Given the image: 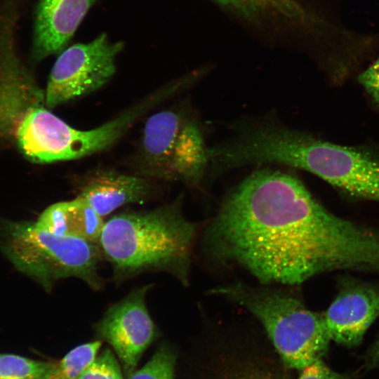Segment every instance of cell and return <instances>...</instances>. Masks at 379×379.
<instances>
[{
	"instance_id": "cell-18",
	"label": "cell",
	"mask_w": 379,
	"mask_h": 379,
	"mask_svg": "<svg viewBox=\"0 0 379 379\" xmlns=\"http://www.w3.org/2000/svg\"><path fill=\"white\" fill-rule=\"evenodd\" d=\"M176 356L166 345L158 348L151 359L127 379H174Z\"/></svg>"
},
{
	"instance_id": "cell-15",
	"label": "cell",
	"mask_w": 379,
	"mask_h": 379,
	"mask_svg": "<svg viewBox=\"0 0 379 379\" xmlns=\"http://www.w3.org/2000/svg\"><path fill=\"white\" fill-rule=\"evenodd\" d=\"M258 28L289 30L307 19L298 0H210Z\"/></svg>"
},
{
	"instance_id": "cell-19",
	"label": "cell",
	"mask_w": 379,
	"mask_h": 379,
	"mask_svg": "<svg viewBox=\"0 0 379 379\" xmlns=\"http://www.w3.org/2000/svg\"><path fill=\"white\" fill-rule=\"evenodd\" d=\"M77 379H124L120 364L112 351L105 348Z\"/></svg>"
},
{
	"instance_id": "cell-1",
	"label": "cell",
	"mask_w": 379,
	"mask_h": 379,
	"mask_svg": "<svg viewBox=\"0 0 379 379\" xmlns=\"http://www.w3.org/2000/svg\"><path fill=\"white\" fill-rule=\"evenodd\" d=\"M202 241L217 265L241 268L265 285L379 267L378 228L331 212L296 176L279 170L255 171L230 191Z\"/></svg>"
},
{
	"instance_id": "cell-3",
	"label": "cell",
	"mask_w": 379,
	"mask_h": 379,
	"mask_svg": "<svg viewBox=\"0 0 379 379\" xmlns=\"http://www.w3.org/2000/svg\"><path fill=\"white\" fill-rule=\"evenodd\" d=\"M182 197L149 211L121 212L104 222L97 244L116 281L159 271L188 286L200 225L184 215Z\"/></svg>"
},
{
	"instance_id": "cell-20",
	"label": "cell",
	"mask_w": 379,
	"mask_h": 379,
	"mask_svg": "<svg viewBox=\"0 0 379 379\" xmlns=\"http://www.w3.org/2000/svg\"><path fill=\"white\" fill-rule=\"evenodd\" d=\"M358 79L373 101L379 106V57L359 76Z\"/></svg>"
},
{
	"instance_id": "cell-14",
	"label": "cell",
	"mask_w": 379,
	"mask_h": 379,
	"mask_svg": "<svg viewBox=\"0 0 379 379\" xmlns=\"http://www.w3.org/2000/svg\"><path fill=\"white\" fill-rule=\"evenodd\" d=\"M104 222L102 217L79 197L51 205L34 222L38 228L51 234L96 244Z\"/></svg>"
},
{
	"instance_id": "cell-7",
	"label": "cell",
	"mask_w": 379,
	"mask_h": 379,
	"mask_svg": "<svg viewBox=\"0 0 379 379\" xmlns=\"http://www.w3.org/2000/svg\"><path fill=\"white\" fill-rule=\"evenodd\" d=\"M173 92L171 86L91 130L74 128L46 109L31 138L25 157L38 164L82 158L115 143L134 122L156 103Z\"/></svg>"
},
{
	"instance_id": "cell-4",
	"label": "cell",
	"mask_w": 379,
	"mask_h": 379,
	"mask_svg": "<svg viewBox=\"0 0 379 379\" xmlns=\"http://www.w3.org/2000/svg\"><path fill=\"white\" fill-rule=\"evenodd\" d=\"M237 304L265 329L285 365L302 370L321 359L331 339L323 314L310 310L289 286L235 282L207 292Z\"/></svg>"
},
{
	"instance_id": "cell-22",
	"label": "cell",
	"mask_w": 379,
	"mask_h": 379,
	"mask_svg": "<svg viewBox=\"0 0 379 379\" xmlns=\"http://www.w3.org/2000/svg\"><path fill=\"white\" fill-rule=\"evenodd\" d=\"M371 354L372 361L375 364L379 365V339L374 345Z\"/></svg>"
},
{
	"instance_id": "cell-11",
	"label": "cell",
	"mask_w": 379,
	"mask_h": 379,
	"mask_svg": "<svg viewBox=\"0 0 379 379\" xmlns=\"http://www.w3.org/2000/svg\"><path fill=\"white\" fill-rule=\"evenodd\" d=\"M323 316L331 340L358 345L379 317V284L345 280Z\"/></svg>"
},
{
	"instance_id": "cell-8",
	"label": "cell",
	"mask_w": 379,
	"mask_h": 379,
	"mask_svg": "<svg viewBox=\"0 0 379 379\" xmlns=\"http://www.w3.org/2000/svg\"><path fill=\"white\" fill-rule=\"evenodd\" d=\"M101 34L86 44H77L60 53L45 90L48 109L88 94L105 84L116 70L115 59L123 48Z\"/></svg>"
},
{
	"instance_id": "cell-6",
	"label": "cell",
	"mask_w": 379,
	"mask_h": 379,
	"mask_svg": "<svg viewBox=\"0 0 379 379\" xmlns=\"http://www.w3.org/2000/svg\"><path fill=\"white\" fill-rule=\"evenodd\" d=\"M208 148L199 124L188 113L162 110L145 122L140 169L149 177L198 185L209 167Z\"/></svg>"
},
{
	"instance_id": "cell-21",
	"label": "cell",
	"mask_w": 379,
	"mask_h": 379,
	"mask_svg": "<svg viewBox=\"0 0 379 379\" xmlns=\"http://www.w3.org/2000/svg\"><path fill=\"white\" fill-rule=\"evenodd\" d=\"M301 371L298 379H348L328 367L321 359L307 366Z\"/></svg>"
},
{
	"instance_id": "cell-9",
	"label": "cell",
	"mask_w": 379,
	"mask_h": 379,
	"mask_svg": "<svg viewBox=\"0 0 379 379\" xmlns=\"http://www.w3.org/2000/svg\"><path fill=\"white\" fill-rule=\"evenodd\" d=\"M8 17L0 27V140L18 149L46 106L45 91L16 54Z\"/></svg>"
},
{
	"instance_id": "cell-2",
	"label": "cell",
	"mask_w": 379,
	"mask_h": 379,
	"mask_svg": "<svg viewBox=\"0 0 379 379\" xmlns=\"http://www.w3.org/2000/svg\"><path fill=\"white\" fill-rule=\"evenodd\" d=\"M228 153L236 167L288 165L317 175L350 197L379 202V157L366 147L337 145L262 121L239 126Z\"/></svg>"
},
{
	"instance_id": "cell-17",
	"label": "cell",
	"mask_w": 379,
	"mask_h": 379,
	"mask_svg": "<svg viewBox=\"0 0 379 379\" xmlns=\"http://www.w3.org/2000/svg\"><path fill=\"white\" fill-rule=\"evenodd\" d=\"M55 363L0 354V379H44Z\"/></svg>"
},
{
	"instance_id": "cell-13",
	"label": "cell",
	"mask_w": 379,
	"mask_h": 379,
	"mask_svg": "<svg viewBox=\"0 0 379 379\" xmlns=\"http://www.w3.org/2000/svg\"><path fill=\"white\" fill-rule=\"evenodd\" d=\"M151 194L152 186L147 180L107 171L91 176L78 197L103 218L124 205L143 204Z\"/></svg>"
},
{
	"instance_id": "cell-16",
	"label": "cell",
	"mask_w": 379,
	"mask_h": 379,
	"mask_svg": "<svg viewBox=\"0 0 379 379\" xmlns=\"http://www.w3.org/2000/svg\"><path fill=\"white\" fill-rule=\"evenodd\" d=\"M102 345L97 340L79 345L55 362L44 379H77L95 359Z\"/></svg>"
},
{
	"instance_id": "cell-5",
	"label": "cell",
	"mask_w": 379,
	"mask_h": 379,
	"mask_svg": "<svg viewBox=\"0 0 379 379\" xmlns=\"http://www.w3.org/2000/svg\"><path fill=\"white\" fill-rule=\"evenodd\" d=\"M1 248L20 271L46 291L68 277L81 279L93 290L102 286L98 273L102 255L96 243L51 234L34 222L6 221L1 226Z\"/></svg>"
},
{
	"instance_id": "cell-10",
	"label": "cell",
	"mask_w": 379,
	"mask_h": 379,
	"mask_svg": "<svg viewBox=\"0 0 379 379\" xmlns=\"http://www.w3.org/2000/svg\"><path fill=\"white\" fill-rule=\"evenodd\" d=\"M151 287L148 284L133 289L108 307L95 325L97 335L114 349L127 377L159 335L145 302Z\"/></svg>"
},
{
	"instance_id": "cell-12",
	"label": "cell",
	"mask_w": 379,
	"mask_h": 379,
	"mask_svg": "<svg viewBox=\"0 0 379 379\" xmlns=\"http://www.w3.org/2000/svg\"><path fill=\"white\" fill-rule=\"evenodd\" d=\"M97 0H39L31 58L39 62L63 51Z\"/></svg>"
}]
</instances>
